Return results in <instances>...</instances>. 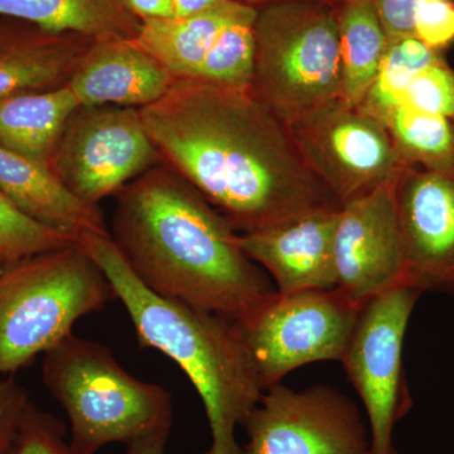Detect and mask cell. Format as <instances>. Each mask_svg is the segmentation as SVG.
<instances>
[{"mask_svg":"<svg viewBox=\"0 0 454 454\" xmlns=\"http://www.w3.org/2000/svg\"><path fill=\"white\" fill-rule=\"evenodd\" d=\"M139 110L160 162L239 234L342 207L304 162L288 127L250 90L179 79Z\"/></svg>","mask_w":454,"mask_h":454,"instance_id":"cell-1","label":"cell"},{"mask_svg":"<svg viewBox=\"0 0 454 454\" xmlns=\"http://www.w3.org/2000/svg\"><path fill=\"white\" fill-rule=\"evenodd\" d=\"M115 197L110 238L160 297L239 322L277 291L231 223L169 167H152Z\"/></svg>","mask_w":454,"mask_h":454,"instance_id":"cell-2","label":"cell"},{"mask_svg":"<svg viewBox=\"0 0 454 454\" xmlns=\"http://www.w3.org/2000/svg\"><path fill=\"white\" fill-rule=\"evenodd\" d=\"M77 244L112 283L140 348L162 352L195 387L211 430L205 454H241L236 428L264 390L236 322L155 294L134 276L110 234H85Z\"/></svg>","mask_w":454,"mask_h":454,"instance_id":"cell-3","label":"cell"},{"mask_svg":"<svg viewBox=\"0 0 454 454\" xmlns=\"http://www.w3.org/2000/svg\"><path fill=\"white\" fill-rule=\"evenodd\" d=\"M42 379L64 408L70 443L79 453L97 454L110 443L128 446L172 428L168 391L131 375L103 343L71 333L44 354Z\"/></svg>","mask_w":454,"mask_h":454,"instance_id":"cell-4","label":"cell"},{"mask_svg":"<svg viewBox=\"0 0 454 454\" xmlns=\"http://www.w3.org/2000/svg\"><path fill=\"white\" fill-rule=\"evenodd\" d=\"M114 300L112 283L77 241L0 271V376L46 354Z\"/></svg>","mask_w":454,"mask_h":454,"instance_id":"cell-5","label":"cell"},{"mask_svg":"<svg viewBox=\"0 0 454 454\" xmlns=\"http://www.w3.org/2000/svg\"><path fill=\"white\" fill-rule=\"evenodd\" d=\"M250 91L286 125L340 100L339 12L324 0L258 11Z\"/></svg>","mask_w":454,"mask_h":454,"instance_id":"cell-6","label":"cell"},{"mask_svg":"<svg viewBox=\"0 0 454 454\" xmlns=\"http://www.w3.org/2000/svg\"><path fill=\"white\" fill-rule=\"evenodd\" d=\"M364 306L339 288L276 291L236 322L262 390L298 367L342 360Z\"/></svg>","mask_w":454,"mask_h":454,"instance_id":"cell-7","label":"cell"},{"mask_svg":"<svg viewBox=\"0 0 454 454\" xmlns=\"http://www.w3.org/2000/svg\"><path fill=\"white\" fill-rule=\"evenodd\" d=\"M422 294L402 284L366 301L340 360L366 409L372 454H397L394 428L413 406L403 346L411 312Z\"/></svg>","mask_w":454,"mask_h":454,"instance_id":"cell-8","label":"cell"},{"mask_svg":"<svg viewBox=\"0 0 454 454\" xmlns=\"http://www.w3.org/2000/svg\"><path fill=\"white\" fill-rule=\"evenodd\" d=\"M158 163L139 109L79 106L62 131L51 172L68 192L98 206Z\"/></svg>","mask_w":454,"mask_h":454,"instance_id":"cell-9","label":"cell"},{"mask_svg":"<svg viewBox=\"0 0 454 454\" xmlns=\"http://www.w3.org/2000/svg\"><path fill=\"white\" fill-rule=\"evenodd\" d=\"M286 127L304 162L340 206L394 184L409 166L378 119L340 100Z\"/></svg>","mask_w":454,"mask_h":454,"instance_id":"cell-10","label":"cell"},{"mask_svg":"<svg viewBox=\"0 0 454 454\" xmlns=\"http://www.w3.org/2000/svg\"><path fill=\"white\" fill-rule=\"evenodd\" d=\"M241 426L249 439L241 454H372L357 405L327 385H274Z\"/></svg>","mask_w":454,"mask_h":454,"instance_id":"cell-11","label":"cell"},{"mask_svg":"<svg viewBox=\"0 0 454 454\" xmlns=\"http://www.w3.org/2000/svg\"><path fill=\"white\" fill-rule=\"evenodd\" d=\"M395 182L343 203L340 210L334 234L336 288L360 303L405 284Z\"/></svg>","mask_w":454,"mask_h":454,"instance_id":"cell-12","label":"cell"},{"mask_svg":"<svg viewBox=\"0 0 454 454\" xmlns=\"http://www.w3.org/2000/svg\"><path fill=\"white\" fill-rule=\"evenodd\" d=\"M394 190L406 286L454 294V177L408 166Z\"/></svg>","mask_w":454,"mask_h":454,"instance_id":"cell-13","label":"cell"},{"mask_svg":"<svg viewBox=\"0 0 454 454\" xmlns=\"http://www.w3.org/2000/svg\"><path fill=\"white\" fill-rule=\"evenodd\" d=\"M340 210L310 212L240 234L241 247L273 277L280 294L336 288L334 234Z\"/></svg>","mask_w":454,"mask_h":454,"instance_id":"cell-14","label":"cell"},{"mask_svg":"<svg viewBox=\"0 0 454 454\" xmlns=\"http://www.w3.org/2000/svg\"><path fill=\"white\" fill-rule=\"evenodd\" d=\"M176 82L160 61L134 41H94L66 85L80 106L143 107L157 103Z\"/></svg>","mask_w":454,"mask_h":454,"instance_id":"cell-15","label":"cell"},{"mask_svg":"<svg viewBox=\"0 0 454 454\" xmlns=\"http://www.w3.org/2000/svg\"><path fill=\"white\" fill-rule=\"evenodd\" d=\"M0 192L28 216L74 238L109 234L98 206L77 199L50 169L2 145Z\"/></svg>","mask_w":454,"mask_h":454,"instance_id":"cell-16","label":"cell"},{"mask_svg":"<svg viewBox=\"0 0 454 454\" xmlns=\"http://www.w3.org/2000/svg\"><path fill=\"white\" fill-rule=\"evenodd\" d=\"M92 42L73 33L4 27L0 31V98L66 85Z\"/></svg>","mask_w":454,"mask_h":454,"instance_id":"cell-17","label":"cell"},{"mask_svg":"<svg viewBox=\"0 0 454 454\" xmlns=\"http://www.w3.org/2000/svg\"><path fill=\"white\" fill-rule=\"evenodd\" d=\"M253 8L240 0H227L193 16L145 20L133 41L176 80L191 79L223 29Z\"/></svg>","mask_w":454,"mask_h":454,"instance_id":"cell-18","label":"cell"},{"mask_svg":"<svg viewBox=\"0 0 454 454\" xmlns=\"http://www.w3.org/2000/svg\"><path fill=\"white\" fill-rule=\"evenodd\" d=\"M79 106L67 85L0 98V145L51 170L62 131Z\"/></svg>","mask_w":454,"mask_h":454,"instance_id":"cell-19","label":"cell"},{"mask_svg":"<svg viewBox=\"0 0 454 454\" xmlns=\"http://www.w3.org/2000/svg\"><path fill=\"white\" fill-rule=\"evenodd\" d=\"M0 17L25 20L50 33H73L92 41L138 37L142 20L116 0H0Z\"/></svg>","mask_w":454,"mask_h":454,"instance_id":"cell-20","label":"cell"},{"mask_svg":"<svg viewBox=\"0 0 454 454\" xmlns=\"http://www.w3.org/2000/svg\"><path fill=\"white\" fill-rule=\"evenodd\" d=\"M340 101L358 107L365 100L387 52V32L372 0H345L339 12Z\"/></svg>","mask_w":454,"mask_h":454,"instance_id":"cell-21","label":"cell"},{"mask_svg":"<svg viewBox=\"0 0 454 454\" xmlns=\"http://www.w3.org/2000/svg\"><path fill=\"white\" fill-rule=\"evenodd\" d=\"M409 166L454 177V124L443 116L396 106L380 121Z\"/></svg>","mask_w":454,"mask_h":454,"instance_id":"cell-22","label":"cell"},{"mask_svg":"<svg viewBox=\"0 0 454 454\" xmlns=\"http://www.w3.org/2000/svg\"><path fill=\"white\" fill-rule=\"evenodd\" d=\"M442 56V52L429 49L418 38H391L378 74L358 109L380 121L391 110L402 106L414 77Z\"/></svg>","mask_w":454,"mask_h":454,"instance_id":"cell-23","label":"cell"},{"mask_svg":"<svg viewBox=\"0 0 454 454\" xmlns=\"http://www.w3.org/2000/svg\"><path fill=\"white\" fill-rule=\"evenodd\" d=\"M258 9L230 23L206 53L191 79L235 90L252 88L255 66V20Z\"/></svg>","mask_w":454,"mask_h":454,"instance_id":"cell-24","label":"cell"},{"mask_svg":"<svg viewBox=\"0 0 454 454\" xmlns=\"http://www.w3.org/2000/svg\"><path fill=\"white\" fill-rule=\"evenodd\" d=\"M76 241L73 235L28 216L0 192V271L29 256Z\"/></svg>","mask_w":454,"mask_h":454,"instance_id":"cell-25","label":"cell"},{"mask_svg":"<svg viewBox=\"0 0 454 454\" xmlns=\"http://www.w3.org/2000/svg\"><path fill=\"white\" fill-rule=\"evenodd\" d=\"M67 428L55 415L29 403L8 454H82L66 441Z\"/></svg>","mask_w":454,"mask_h":454,"instance_id":"cell-26","label":"cell"},{"mask_svg":"<svg viewBox=\"0 0 454 454\" xmlns=\"http://www.w3.org/2000/svg\"><path fill=\"white\" fill-rule=\"evenodd\" d=\"M402 106L443 116L454 124V68L443 56L414 77Z\"/></svg>","mask_w":454,"mask_h":454,"instance_id":"cell-27","label":"cell"},{"mask_svg":"<svg viewBox=\"0 0 454 454\" xmlns=\"http://www.w3.org/2000/svg\"><path fill=\"white\" fill-rule=\"evenodd\" d=\"M414 37L438 52L450 47L454 42L452 0H420L415 9Z\"/></svg>","mask_w":454,"mask_h":454,"instance_id":"cell-28","label":"cell"},{"mask_svg":"<svg viewBox=\"0 0 454 454\" xmlns=\"http://www.w3.org/2000/svg\"><path fill=\"white\" fill-rule=\"evenodd\" d=\"M29 403L20 385L9 376H0V454H8Z\"/></svg>","mask_w":454,"mask_h":454,"instance_id":"cell-29","label":"cell"},{"mask_svg":"<svg viewBox=\"0 0 454 454\" xmlns=\"http://www.w3.org/2000/svg\"><path fill=\"white\" fill-rule=\"evenodd\" d=\"M420 0H372L387 38L414 37L415 9Z\"/></svg>","mask_w":454,"mask_h":454,"instance_id":"cell-30","label":"cell"},{"mask_svg":"<svg viewBox=\"0 0 454 454\" xmlns=\"http://www.w3.org/2000/svg\"><path fill=\"white\" fill-rule=\"evenodd\" d=\"M116 2L142 22L175 17L172 0H116Z\"/></svg>","mask_w":454,"mask_h":454,"instance_id":"cell-31","label":"cell"},{"mask_svg":"<svg viewBox=\"0 0 454 454\" xmlns=\"http://www.w3.org/2000/svg\"><path fill=\"white\" fill-rule=\"evenodd\" d=\"M169 433L168 430L155 433V434L148 435V437L131 442L128 444L125 454H166Z\"/></svg>","mask_w":454,"mask_h":454,"instance_id":"cell-32","label":"cell"},{"mask_svg":"<svg viewBox=\"0 0 454 454\" xmlns=\"http://www.w3.org/2000/svg\"><path fill=\"white\" fill-rule=\"evenodd\" d=\"M227 0H172L175 17H188L202 13L223 4Z\"/></svg>","mask_w":454,"mask_h":454,"instance_id":"cell-33","label":"cell"},{"mask_svg":"<svg viewBox=\"0 0 454 454\" xmlns=\"http://www.w3.org/2000/svg\"><path fill=\"white\" fill-rule=\"evenodd\" d=\"M245 3H262V2H269V0H244ZM342 2H345V0H342Z\"/></svg>","mask_w":454,"mask_h":454,"instance_id":"cell-34","label":"cell"},{"mask_svg":"<svg viewBox=\"0 0 454 454\" xmlns=\"http://www.w3.org/2000/svg\"><path fill=\"white\" fill-rule=\"evenodd\" d=\"M4 28V27H3L2 25H0V31H2V29Z\"/></svg>","mask_w":454,"mask_h":454,"instance_id":"cell-35","label":"cell"}]
</instances>
